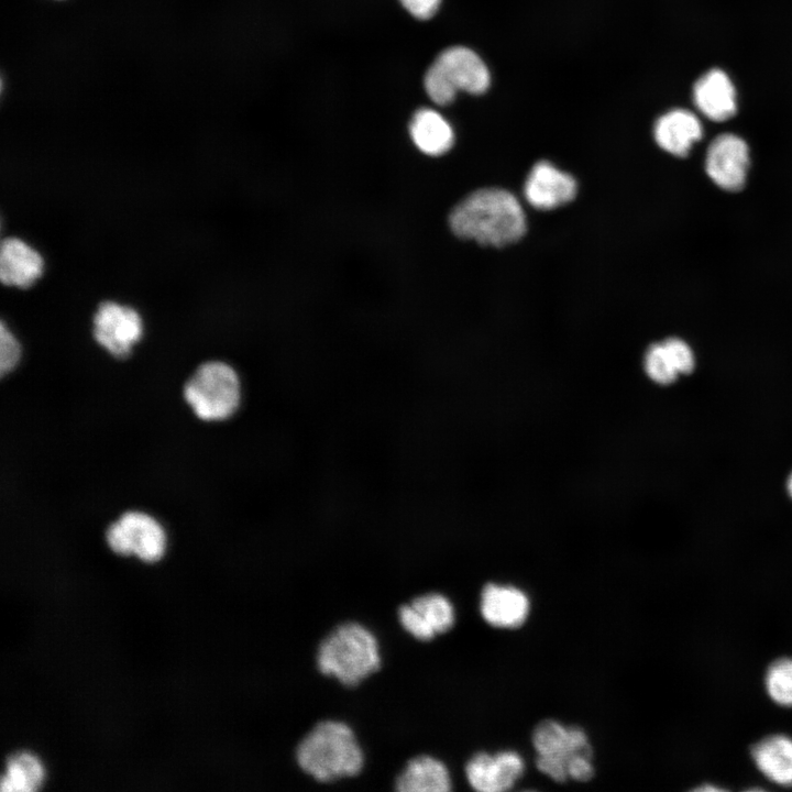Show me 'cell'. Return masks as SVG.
Segmentation results:
<instances>
[{
    "label": "cell",
    "instance_id": "obj_27",
    "mask_svg": "<svg viewBox=\"0 0 792 792\" xmlns=\"http://www.w3.org/2000/svg\"><path fill=\"white\" fill-rule=\"evenodd\" d=\"M404 8L415 18L430 19L438 10L440 0H400Z\"/></svg>",
    "mask_w": 792,
    "mask_h": 792
},
{
    "label": "cell",
    "instance_id": "obj_7",
    "mask_svg": "<svg viewBox=\"0 0 792 792\" xmlns=\"http://www.w3.org/2000/svg\"><path fill=\"white\" fill-rule=\"evenodd\" d=\"M399 627L413 639L429 642L455 624V609L448 596L428 591L416 594L396 608Z\"/></svg>",
    "mask_w": 792,
    "mask_h": 792
},
{
    "label": "cell",
    "instance_id": "obj_26",
    "mask_svg": "<svg viewBox=\"0 0 792 792\" xmlns=\"http://www.w3.org/2000/svg\"><path fill=\"white\" fill-rule=\"evenodd\" d=\"M590 756L586 755H573L566 761L568 777L576 781H587L594 774V768L591 762Z\"/></svg>",
    "mask_w": 792,
    "mask_h": 792
},
{
    "label": "cell",
    "instance_id": "obj_14",
    "mask_svg": "<svg viewBox=\"0 0 792 792\" xmlns=\"http://www.w3.org/2000/svg\"><path fill=\"white\" fill-rule=\"evenodd\" d=\"M41 254L19 238H7L0 248V278L7 286L28 288L43 274Z\"/></svg>",
    "mask_w": 792,
    "mask_h": 792
},
{
    "label": "cell",
    "instance_id": "obj_9",
    "mask_svg": "<svg viewBox=\"0 0 792 792\" xmlns=\"http://www.w3.org/2000/svg\"><path fill=\"white\" fill-rule=\"evenodd\" d=\"M749 168V148L739 136L730 133L714 139L706 153L705 169L710 178L728 191L741 189Z\"/></svg>",
    "mask_w": 792,
    "mask_h": 792
},
{
    "label": "cell",
    "instance_id": "obj_2",
    "mask_svg": "<svg viewBox=\"0 0 792 792\" xmlns=\"http://www.w3.org/2000/svg\"><path fill=\"white\" fill-rule=\"evenodd\" d=\"M314 662L320 675L352 689L376 675L384 658L380 639L370 626L344 619L318 640Z\"/></svg>",
    "mask_w": 792,
    "mask_h": 792
},
{
    "label": "cell",
    "instance_id": "obj_29",
    "mask_svg": "<svg viewBox=\"0 0 792 792\" xmlns=\"http://www.w3.org/2000/svg\"><path fill=\"white\" fill-rule=\"evenodd\" d=\"M696 790H702V791H706V790H710V791H719L721 789L715 788V787H701V788H698V789H696Z\"/></svg>",
    "mask_w": 792,
    "mask_h": 792
},
{
    "label": "cell",
    "instance_id": "obj_19",
    "mask_svg": "<svg viewBox=\"0 0 792 792\" xmlns=\"http://www.w3.org/2000/svg\"><path fill=\"white\" fill-rule=\"evenodd\" d=\"M751 755L762 773L773 782L792 785V740L782 735L767 737L755 745Z\"/></svg>",
    "mask_w": 792,
    "mask_h": 792
},
{
    "label": "cell",
    "instance_id": "obj_8",
    "mask_svg": "<svg viewBox=\"0 0 792 792\" xmlns=\"http://www.w3.org/2000/svg\"><path fill=\"white\" fill-rule=\"evenodd\" d=\"M143 333L139 312L125 305L103 301L92 319V337L110 355L124 359Z\"/></svg>",
    "mask_w": 792,
    "mask_h": 792
},
{
    "label": "cell",
    "instance_id": "obj_12",
    "mask_svg": "<svg viewBox=\"0 0 792 792\" xmlns=\"http://www.w3.org/2000/svg\"><path fill=\"white\" fill-rule=\"evenodd\" d=\"M480 610L486 623L498 628L521 626L529 613V600L512 585L486 584L481 593Z\"/></svg>",
    "mask_w": 792,
    "mask_h": 792
},
{
    "label": "cell",
    "instance_id": "obj_15",
    "mask_svg": "<svg viewBox=\"0 0 792 792\" xmlns=\"http://www.w3.org/2000/svg\"><path fill=\"white\" fill-rule=\"evenodd\" d=\"M532 745L538 756H556L565 761L578 754L592 757L588 738L582 728L565 727L553 719L537 725L532 733Z\"/></svg>",
    "mask_w": 792,
    "mask_h": 792
},
{
    "label": "cell",
    "instance_id": "obj_20",
    "mask_svg": "<svg viewBox=\"0 0 792 792\" xmlns=\"http://www.w3.org/2000/svg\"><path fill=\"white\" fill-rule=\"evenodd\" d=\"M43 779L44 770L40 761L29 752H16L7 758L1 791H35Z\"/></svg>",
    "mask_w": 792,
    "mask_h": 792
},
{
    "label": "cell",
    "instance_id": "obj_5",
    "mask_svg": "<svg viewBox=\"0 0 792 792\" xmlns=\"http://www.w3.org/2000/svg\"><path fill=\"white\" fill-rule=\"evenodd\" d=\"M488 68L481 57L464 46L441 52L425 75V89L437 105L453 101L458 91L483 94L490 86Z\"/></svg>",
    "mask_w": 792,
    "mask_h": 792
},
{
    "label": "cell",
    "instance_id": "obj_23",
    "mask_svg": "<svg viewBox=\"0 0 792 792\" xmlns=\"http://www.w3.org/2000/svg\"><path fill=\"white\" fill-rule=\"evenodd\" d=\"M21 358V346L4 322L0 326V374L4 376L14 370Z\"/></svg>",
    "mask_w": 792,
    "mask_h": 792
},
{
    "label": "cell",
    "instance_id": "obj_10",
    "mask_svg": "<svg viewBox=\"0 0 792 792\" xmlns=\"http://www.w3.org/2000/svg\"><path fill=\"white\" fill-rule=\"evenodd\" d=\"M524 761L515 751H501L492 756L475 754L465 765L469 784L480 792H503L509 790L522 774Z\"/></svg>",
    "mask_w": 792,
    "mask_h": 792
},
{
    "label": "cell",
    "instance_id": "obj_13",
    "mask_svg": "<svg viewBox=\"0 0 792 792\" xmlns=\"http://www.w3.org/2000/svg\"><path fill=\"white\" fill-rule=\"evenodd\" d=\"M397 792H448L452 780L447 765L429 754L409 757L393 780Z\"/></svg>",
    "mask_w": 792,
    "mask_h": 792
},
{
    "label": "cell",
    "instance_id": "obj_22",
    "mask_svg": "<svg viewBox=\"0 0 792 792\" xmlns=\"http://www.w3.org/2000/svg\"><path fill=\"white\" fill-rule=\"evenodd\" d=\"M644 366L648 377L660 385L673 383L679 375L663 342L653 343L648 348Z\"/></svg>",
    "mask_w": 792,
    "mask_h": 792
},
{
    "label": "cell",
    "instance_id": "obj_17",
    "mask_svg": "<svg viewBox=\"0 0 792 792\" xmlns=\"http://www.w3.org/2000/svg\"><path fill=\"white\" fill-rule=\"evenodd\" d=\"M702 125L690 111L676 109L660 117L653 129L658 145L675 156H685L702 138Z\"/></svg>",
    "mask_w": 792,
    "mask_h": 792
},
{
    "label": "cell",
    "instance_id": "obj_18",
    "mask_svg": "<svg viewBox=\"0 0 792 792\" xmlns=\"http://www.w3.org/2000/svg\"><path fill=\"white\" fill-rule=\"evenodd\" d=\"M409 133L417 148L430 156L447 153L454 134L449 122L436 110L422 108L415 112L409 124Z\"/></svg>",
    "mask_w": 792,
    "mask_h": 792
},
{
    "label": "cell",
    "instance_id": "obj_24",
    "mask_svg": "<svg viewBox=\"0 0 792 792\" xmlns=\"http://www.w3.org/2000/svg\"><path fill=\"white\" fill-rule=\"evenodd\" d=\"M663 344L679 374H689L694 370L695 359L688 343L679 338H669Z\"/></svg>",
    "mask_w": 792,
    "mask_h": 792
},
{
    "label": "cell",
    "instance_id": "obj_16",
    "mask_svg": "<svg viewBox=\"0 0 792 792\" xmlns=\"http://www.w3.org/2000/svg\"><path fill=\"white\" fill-rule=\"evenodd\" d=\"M694 102L713 121H724L736 112V95L728 76L719 69L704 74L694 85Z\"/></svg>",
    "mask_w": 792,
    "mask_h": 792
},
{
    "label": "cell",
    "instance_id": "obj_6",
    "mask_svg": "<svg viewBox=\"0 0 792 792\" xmlns=\"http://www.w3.org/2000/svg\"><path fill=\"white\" fill-rule=\"evenodd\" d=\"M105 537L116 554L136 556L147 563L158 561L166 549L163 526L153 516L140 510L122 513L108 525Z\"/></svg>",
    "mask_w": 792,
    "mask_h": 792
},
{
    "label": "cell",
    "instance_id": "obj_1",
    "mask_svg": "<svg viewBox=\"0 0 792 792\" xmlns=\"http://www.w3.org/2000/svg\"><path fill=\"white\" fill-rule=\"evenodd\" d=\"M366 754L353 727L342 719L321 718L297 740L293 759L299 771L317 783L359 777Z\"/></svg>",
    "mask_w": 792,
    "mask_h": 792
},
{
    "label": "cell",
    "instance_id": "obj_11",
    "mask_svg": "<svg viewBox=\"0 0 792 792\" xmlns=\"http://www.w3.org/2000/svg\"><path fill=\"white\" fill-rule=\"evenodd\" d=\"M575 179L549 162L537 163L524 187L527 201L540 210H550L570 202L576 195Z\"/></svg>",
    "mask_w": 792,
    "mask_h": 792
},
{
    "label": "cell",
    "instance_id": "obj_21",
    "mask_svg": "<svg viewBox=\"0 0 792 792\" xmlns=\"http://www.w3.org/2000/svg\"><path fill=\"white\" fill-rule=\"evenodd\" d=\"M766 683L773 701L792 706V659L774 661L768 669Z\"/></svg>",
    "mask_w": 792,
    "mask_h": 792
},
{
    "label": "cell",
    "instance_id": "obj_3",
    "mask_svg": "<svg viewBox=\"0 0 792 792\" xmlns=\"http://www.w3.org/2000/svg\"><path fill=\"white\" fill-rule=\"evenodd\" d=\"M451 231L482 245L505 246L526 232V217L517 198L501 188H482L461 200L449 216Z\"/></svg>",
    "mask_w": 792,
    "mask_h": 792
},
{
    "label": "cell",
    "instance_id": "obj_28",
    "mask_svg": "<svg viewBox=\"0 0 792 792\" xmlns=\"http://www.w3.org/2000/svg\"><path fill=\"white\" fill-rule=\"evenodd\" d=\"M787 488H788L789 495H790L791 498H792V472H791V474L789 475V479H788V482H787Z\"/></svg>",
    "mask_w": 792,
    "mask_h": 792
},
{
    "label": "cell",
    "instance_id": "obj_25",
    "mask_svg": "<svg viewBox=\"0 0 792 792\" xmlns=\"http://www.w3.org/2000/svg\"><path fill=\"white\" fill-rule=\"evenodd\" d=\"M537 768L558 782H563L568 778L566 761L560 757L538 756Z\"/></svg>",
    "mask_w": 792,
    "mask_h": 792
},
{
    "label": "cell",
    "instance_id": "obj_4",
    "mask_svg": "<svg viewBox=\"0 0 792 792\" xmlns=\"http://www.w3.org/2000/svg\"><path fill=\"white\" fill-rule=\"evenodd\" d=\"M183 396L198 419L223 421L231 418L241 405V380L230 364L207 361L187 378Z\"/></svg>",
    "mask_w": 792,
    "mask_h": 792
}]
</instances>
